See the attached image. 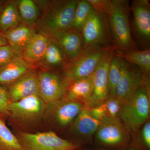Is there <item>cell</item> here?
Here are the masks:
<instances>
[{
  "label": "cell",
  "instance_id": "obj_1",
  "mask_svg": "<svg viewBox=\"0 0 150 150\" xmlns=\"http://www.w3.org/2000/svg\"><path fill=\"white\" fill-rule=\"evenodd\" d=\"M130 12L129 1L109 0L105 13L110 37L116 51L137 48L131 37Z\"/></svg>",
  "mask_w": 150,
  "mask_h": 150
},
{
  "label": "cell",
  "instance_id": "obj_2",
  "mask_svg": "<svg viewBox=\"0 0 150 150\" xmlns=\"http://www.w3.org/2000/svg\"><path fill=\"white\" fill-rule=\"evenodd\" d=\"M43 9L36 25L39 32L46 35L72 29L77 0L38 2Z\"/></svg>",
  "mask_w": 150,
  "mask_h": 150
},
{
  "label": "cell",
  "instance_id": "obj_3",
  "mask_svg": "<svg viewBox=\"0 0 150 150\" xmlns=\"http://www.w3.org/2000/svg\"><path fill=\"white\" fill-rule=\"evenodd\" d=\"M150 110L148 90L143 86L122 103L118 117L129 132H135L147 121Z\"/></svg>",
  "mask_w": 150,
  "mask_h": 150
},
{
  "label": "cell",
  "instance_id": "obj_4",
  "mask_svg": "<svg viewBox=\"0 0 150 150\" xmlns=\"http://www.w3.org/2000/svg\"><path fill=\"white\" fill-rule=\"evenodd\" d=\"M81 33L83 40V50L114 46L105 13L95 11L84 25Z\"/></svg>",
  "mask_w": 150,
  "mask_h": 150
},
{
  "label": "cell",
  "instance_id": "obj_5",
  "mask_svg": "<svg viewBox=\"0 0 150 150\" xmlns=\"http://www.w3.org/2000/svg\"><path fill=\"white\" fill-rule=\"evenodd\" d=\"M110 47L83 50L77 58L69 62L63 69L66 80L69 83L92 75L105 51Z\"/></svg>",
  "mask_w": 150,
  "mask_h": 150
},
{
  "label": "cell",
  "instance_id": "obj_6",
  "mask_svg": "<svg viewBox=\"0 0 150 150\" xmlns=\"http://www.w3.org/2000/svg\"><path fill=\"white\" fill-rule=\"evenodd\" d=\"M18 140L25 150H73L79 147L52 131L35 134L21 132Z\"/></svg>",
  "mask_w": 150,
  "mask_h": 150
},
{
  "label": "cell",
  "instance_id": "obj_7",
  "mask_svg": "<svg viewBox=\"0 0 150 150\" xmlns=\"http://www.w3.org/2000/svg\"><path fill=\"white\" fill-rule=\"evenodd\" d=\"M115 51L114 46L108 48L93 74L92 91L85 105L87 107L100 105L108 98V70Z\"/></svg>",
  "mask_w": 150,
  "mask_h": 150
},
{
  "label": "cell",
  "instance_id": "obj_8",
  "mask_svg": "<svg viewBox=\"0 0 150 150\" xmlns=\"http://www.w3.org/2000/svg\"><path fill=\"white\" fill-rule=\"evenodd\" d=\"M39 96L47 105H55L64 98L69 83L64 76L46 70L38 72Z\"/></svg>",
  "mask_w": 150,
  "mask_h": 150
},
{
  "label": "cell",
  "instance_id": "obj_9",
  "mask_svg": "<svg viewBox=\"0 0 150 150\" xmlns=\"http://www.w3.org/2000/svg\"><path fill=\"white\" fill-rule=\"evenodd\" d=\"M129 132L119 117L105 116L96 131V139L100 144L108 147H119L128 143Z\"/></svg>",
  "mask_w": 150,
  "mask_h": 150
},
{
  "label": "cell",
  "instance_id": "obj_10",
  "mask_svg": "<svg viewBox=\"0 0 150 150\" xmlns=\"http://www.w3.org/2000/svg\"><path fill=\"white\" fill-rule=\"evenodd\" d=\"M146 82L140 70L121 59V77L115 88V96L123 103L138 89L146 87Z\"/></svg>",
  "mask_w": 150,
  "mask_h": 150
},
{
  "label": "cell",
  "instance_id": "obj_11",
  "mask_svg": "<svg viewBox=\"0 0 150 150\" xmlns=\"http://www.w3.org/2000/svg\"><path fill=\"white\" fill-rule=\"evenodd\" d=\"M46 106L39 95L32 96L18 101L10 102L8 115L17 121L31 122L42 116Z\"/></svg>",
  "mask_w": 150,
  "mask_h": 150
},
{
  "label": "cell",
  "instance_id": "obj_12",
  "mask_svg": "<svg viewBox=\"0 0 150 150\" xmlns=\"http://www.w3.org/2000/svg\"><path fill=\"white\" fill-rule=\"evenodd\" d=\"M64 52L69 62L77 58L83 49L81 33L74 29L62 30L47 35Z\"/></svg>",
  "mask_w": 150,
  "mask_h": 150
},
{
  "label": "cell",
  "instance_id": "obj_13",
  "mask_svg": "<svg viewBox=\"0 0 150 150\" xmlns=\"http://www.w3.org/2000/svg\"><path fill=\"white\" fill-rule=\"evenodd\" d=\"M10 102H15L34 95H39L38 72L30 71L6 87Z\"/></svg>",
  "mask_w": 150,
  "mask_h": 150
},
{
  "label": "cell",
  "instance_id": "obj_14",
  "mask_svg": "<svg viewBox=\"0 0 150 150\" xmlns=\"http://www.w3.org/2000/svg\"><path fill=\"white\" fill-rule=\"evenodd\" d=\"M134 29L140 40L149 42L150 5L148 0H134L131 3Z\"/></svg>",
  "mask_w": 150,
  "mask_h": 150
},
{
  "label": "cell",
  "instance_id": "obj_15",
  "mask_svg": "<svg viewBox=\"0 0 150 150\" xmlns=\"http://www.w3.org/2000/svg\"><path fill=\"white\" fill-rule=\"evenodd\" d=\"M36 33L35 26L21 23L16 27L4 33V34L15 54L21 56L25 46Z\"/></svg>",
  "mask_w": 150,
  "mask_h": 150
},
{
  "label": "cell",
  "instance_id": "obj_16",
  "mask_svg": "<svg viewBox=\"0 0 150 150\" xmlns=\"http://www.w3.org/2000/svg\"><path fill=\"white\" fill-rule=\"evenodd\" d=\"M33 65L22 56H16L7 64L0 67V86H8L31 71Z\"/></svg>",
  "mask_w": 150,
  "mask_h": 150
},
{
  "label": "cell",
  "instance_id": "obj_17",
  "mask_svg": "<svg viewBox=\"0 0 150 150\" xmlns=\"http://www.w3.org/2000/svg\"><path fill=\"white\" fill-rule=\"evenodd\" d=\"M49 38L41 33H36L27 43L23 51L21 56L27 63L30 64L40 63L46 52Z\"/></svg>",
  "mask_w": 150,
  "mask_h": 150
},
{
  "label": "cell",
  "instance_id": "obj_18",
  "mask_svg": "<svg viewBox=\"0 0 150 150\" xmlns=\"http://www.w3.org/2000/svg\"><path fill=\"white\" fill-rule=\"evenodd\" d=\"M92 89L93 74L69 83L63 100L76 101L85 105L91 96Z\"/></svg>",
  "mask_w": 150,
  "mask_h": 150
},
{
  "label": "cell",
  "instance_id": "obj_19",
  "mask_svg": "<svg viewBox=\"0 0 150 150\" xmlns=\"http://www.w3.org/2000/svg\"><path fill=\"white\" fill-rule=\"evenodd\" d=\"M54 105L56 121L61 126H66L76 118L84 105L76 101L62 100Z\"/></svg>",
  "mask_w": 150,
  "mask_h": 150
},
{
  "label": "cell",
  "instance_id": "obj_20",
  "mask_svg": "<svg viewBox=\"0 0 150 150\" xmlns=\"http://www.w3.org/2000/svg\"><path fill=\"white\" fill-rule=\"evenodd\" d=\"M74 121V130L83 137H90L96 133L100 123V121L91 115L88 108L84 105Z\"/></svg>",
  "mask_w": 150,
  "mask_h": 150
},
{
  "label": "cell",
  "instance_id": "obj_21",
  "mask_svg": "<svg viewBox=\"0 0 150 150\" xmlns=\"http://www.w3.org/2000/svg\"><path fill=\"white\" fill-rule=\"evenodd\" d=\"M47 49L43 59L39 63L46 68L63 70L69 62L60 46L49 38Z\"/></svg>",
  "mask_w": 150,
  "mask_h": 150
},
{
  "label": "cell",
  "instance_id": "obj_22",
  "mask_svg": "<svg viewBox=\"0 0 150 150\" xmlns=\"http://www.w3.org/2000/svg\"><path fill=\"white\" fill-rule=\"evenodd\" d=\"M115 54L130 64L138 66L143 71L149 74L150 71V50L136 49L120 51L115 50Z\"/></svg>",
  "mask_w": 150,
  "mask_h": 150
},
{
  "label": "cell",
  "instance_id": "obj_23",
  "mask_svg": "<svg viewBox=\"0 0 150 150\" xmlns=\"http://www.w3.org/2000/svg\"><path fill=\"white\" fill-rule=\"evenodd\" d=\"M16 2L21 23L35 26L40 14L37 3L32 0H19Z\"/></svg>",
  "mask_w": 150,
  "mask_h": 150
},
{
  "label": "cell",
  "instance_id": "obj_24",
  "mask_svg": "<svg viewBox=\"0 0 150 150\" xmlns=\"http://www.w3.org/2000/svg\"><path fill=\"white\" fill-rule=\"evenodd\" d=\"M20 23L16 2L11 1L5 3L0 14V32L4 33Z\"/></svg>",
  "mask_w": 150,
  "mask_h": 150
},
{
  "label": "cell",
  "instance_id": "obj_25",
  "mask_svg": "<svg viewBox=\"0 0 150 150\" xmlns=\"http://www.w3.org/2000/svg\"><path fill=\"white\" fill-rule=\"evenodd\" d=\"M94 11L88 0L77 1L72 29L81 32L84 25Z\"/></svg>",
  "mask_w": 150,
  "mask_h": 150
},
{
  "label": "cell",
  "instance_id": "obj_26",
  "mask_svg": "<svg viewBox=\"0 0 150 150\" xmlns=\"http://www.w3.org/2000/svg\"><path fill=\"white\" fill-rule=\"evenodd\" d=\"M0 150H25L0 117Z\"/></svg>",
  "mask_w": 150,
  "mask_h": 150
},
{
  "label": "cell",
  "instance_id": "obj_27",
  "mask_svg": "<svg viewBox=\"0 0 150 150\" xmlns=\"http://www.w3.org/2000/svg\"><path fill=\"white\" fill-rule=\"evenodd\" d=\"M121 59L115 53L108 70V97L115 96V88L121 77Z\"/></svg>",
  "mask_w": 150,
  "mask_h": 150
},
{
  "label": "cell",
  "instance_id": "obj_28",
  "mask_svg": "<svg viewBox=\"0 0 150 150\" xmlns=\"http://www.w3.org/2000/svg\"><path fill=\"white\" fill-rule=\"evenodd\" d=\"M122 104V102L116 97H108L102 103L105 111V116L110 118L118 117Z\"/></svg>",
  "mask_w": 150,
  "mask_h": 150
},
{
  "label": "cell",
  "instance_id": "obj_29",
  "mask_svg": "<svg viewBox=\"0 0 150 150\" xmlns=\"http://www.w3.org/2000/svg\"><path fill=\"white\" fill-rule=\"evenodd\" d=\"M16 56L9 45L0 47V67L7 64Z\"/></svg>",
  "mask_w": 150,
  "mask_h": 150
},
{
  "label": "cell",
  "instance_id": "obj_30",
  "mask_svg": "<svg viewBox=\"0 0 150 150\" xmlns=\"http://www.w3.org/2000/svg\"><path fill=\"white\" fill-rule=\"evenodd\" d=\"M10 102L6 87L0 86V114L8 115V106Z\"/></svg>",
  "mask_w": 150,
  "mask_h": 150
},
{
  "label": "cell",
  "instance_id": "obj_31",
  "mask_svg": "<svg viewBox=\"0 0 150 150\" xmlns=\"http://www.w3.org/2000/svg\"><path fill=\"white\" fill-rule=\"evenodd\" d=\"M142 139L143 144L148 150L150 149V123L148 121L142 128Z\"/></svg>",
  "mask_w": 150,
  "mask_h": 150
},
{
  "label": "cell",
  "instance_id": "obj_32",
  "mask_svg": "<svg viewBox=\"0 0 150 150\" xmlns=\"http://www.w3.org/2000/svg\"><path fill=\"white\" fill-rule=\"evenodd\" d=\"M87 108L91 115L98 121H101L105 116V111L102 104L94 107Z\"/></svg>",
  "mask_w": 150,
  "mask_h": 150
},
{
  "label": "cell",
  "instance_id": "obj_33",
  "mask_svg": "<svg viewBox=\"0 0 150 150\" xmlns=\"http://www.w3.org/2000/svg\"><path fill=\"white\" fill-rule=\"evenodd\" d=\"M96 11L105 13L109 0H88Z\"/></svg>",
  "mask_w": 150,
  "mask_h": 150
},
{
  "label": "cell",
  "instance_id": "obj_34",
  "mask_svg": "<svg viewBox=\"0 0 150 150\" xmlns=\"http://www.w3.org/2000/svg\"><path fill=\"white\" fill-rule=\"evenodd\" d=\"M7 45H8V43L4 35V33L0 32V47Z\"/></svg>",
  "mask_w": 150,
  "mask_h": 150
},
{
  "label": "cell",
  "instance_id": "obj_35",
  "mask_svg": "<svg viewBox=\"0 0 150 150\" xmlns=\"http://www.w3.org/2000/svg\"><path fill=\"white\" fill-rule=\"evenodd\" d=\"M5 3L4 2L0 1V14L1 13L3 8H4V6Z\"/></svg>",
  "mask_w": 150,
  "mask_h": 150
},
{
  "label": "cell",
  "instance_id": "obj_36",
  "mask_svg": "<svg viewBox=\"0 0 150 150\" xmlns=\"http://www.w3.org/2000/svg\"><path fill=\"white\" fill-rule=\"evenodd\" d=\"M98 150H133L131 149H118V150H113V149H100Z\"/></svg>",
  "mask_w": 150,
  "mask_h": 150
},
{
  "label": "cell",
  "instance_id": "obj_37",
  "mask_svg": "<svg viewBox=\"0 0 150 150\" xmlns=\"http://www.w3.org/2000/svg\"><path fill=\"white\" fill-rule=\"evenodd\" d=\"M80 150V149H74V150Z\"/></svg>",
  "mask_w": 150,
  "mask_h": 150
}]
</instances>
